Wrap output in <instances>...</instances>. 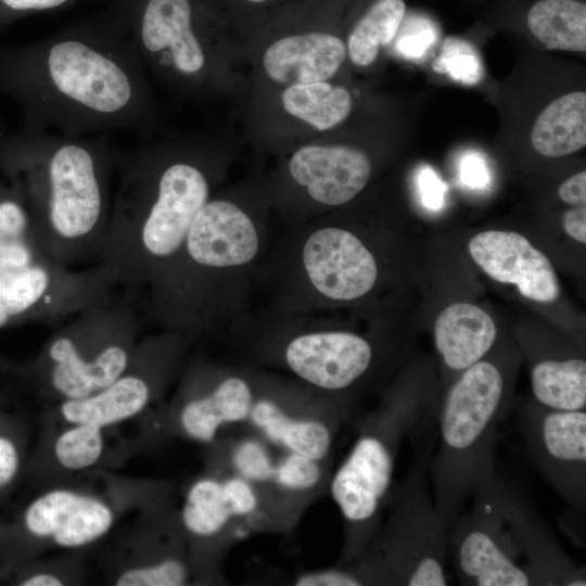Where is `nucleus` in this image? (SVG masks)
<instances>
[{"label":"nucleus","instance_id":"obj_1","mask_svg":"<svg viewBox=\"0 0 586 586\" xmlns=\"http://www.w3.org/2000/svg\"><path fill=\"white\" fill-rule=\"evenodd\" d=\"M0 93L20 106L22 128L34 131L137 133L154 119L143 62L117 9L0 48Z\"/></svg>","mask_w":586,"mask_h":586},{"label":"nucleus","instance_id":"obj_2","mask_svg":"<svg viewBox=\"0 0 586 586\" xmlns=\"http://www.w3.org/2000/svg\"><path fill=\"white\" fill-rule=\"evenodd\" d=\"M260 206L227 195L206 202L145 298L151 321L189 340L226 332L253 307L255 275L275 234Z\"/></svg>","mask_w":586,"mask_h":586},{"label":"nucleus","instance_id":"obj_3","mask_svg":"<svg viewBox=\"0 0 586 586\" xmlns=\"http://www.w3.org/2000/svg\"><path fill=\"white\" fill-rule=\"evenodd\" d=\"M115 158L106 136L0 133V167L27 206L30 237L44 258L65 266L101 254Z\"/></svg>","mask_w":586,"mask_h":586},{"label":"nucleus","instance_id":"obj_4","mask_svg":"<svg viewBox=\"0 0 586 586\" xmlns=\"http://www.w3.org/2000/svg\"><path fill=\"white\" fill-rule=\"evenodd\" d=\"M155 146L116 153L120 182L100 256L112 284L145 295L178 257L199 212L213 196L207 163Z\"/></svg>","mask_w":586,"mask_h":586},{"label":"nucleus","instance_id":"obj_5","mask_svg":"<svg viewBox=\"0 0 586 586\" xmlns=\"http://www.w3.org/2000/svg\"><path fill=\"white\" fill-rule=\"evenodd\" d=\"M510 364L486 356L463 370L441 394L429 479L446 530L475 492L497 475L499 428L512 399Z\"/></svg>","mask_w":586,"mask_h":586},{"label":"nucleus","instance_id":"obj_6","mask_svg":"<svg viewBox=\"0 0 586 586\" xmlns=\"http://www.w3.org/2000/svg\"><path fill=\"white\" fill-rule=\"evenodd\" d=\"M260 362L344 409L369 382L383 351L374 337L336 323L331 313H276L251 308L226 331Z\"/></svg>","mask_w":586,"mask_h":586},{"label":"nucleus","instance_id":"obj_7","mask_svg":"<svg viewBox=\"0 0 586 586\" xmlns=\"http://www.w3.org/2000/svg\"><path fill=\"white\" fill-rule=\"evenodd\" d=\"M441 394L424 367L407 370L362 423L332 476L330 492L347 526L349 559L360 557L375 536L404 438L438 407Z\"/></svg>","mask_w":586,"mask_h":586},{"label":"nucleus","instance_id":"obj_8","mask_svg":"<svg viewBox=\"0 0 586 586\" xmlns=\"http://www.w3.org/2000/svg\"><path fill=\"white\" fill-rule=\"evenodd\" d=\"M437 410L410 433L412 460L384 506L391 515L356 566L368 584L446 586L447 530L435 509L429 468L437 437Z\"/></svg>","mask_w":586,"mask_h":586},{"label":"nucleus","instance_id":"obj_9","mask_svg":"<svg viewBox=\"0 0 586 586\" xmlns=\"http://www.w3.org/2000/svg\"><path fill=\"white\" fill-rule=\"evenodd\" d=\"M116 9L143 64L157 75L184 85L205 76L212 0H118Z\"/></svg>","mask_w":586,"mask_h":586},{"label":"nucleus","instance_id":"obj_10","mask_svg":"<svg viewBox=\"0 0 586 586\" xmlns=\"http://www.w3.org/2000/svg\"><path fill=\"white\" fill-rule=\"evenodd\" d=\"M498 475L480 487L472 505L447 527V559L460 585L534 586L502 514Z\"/></svg>","mask_w":586,"mask_h":586},{"label":"nucleus","instance_id":"obj_11","mask_svg":"<svg viewBox=\"0 0 586 586\" xmlns=\"http://www.w3.org/2000/svg\"><path fill=\"white\" fill-rule=\"evenodd\" d=\"M517 425L531 462L578 518L586 508V409L536 402L519 408Z\"/></svg>","mask_w":586,"mask_h":586},{"label":"nucleus","instance_id":"obj_12","mask_svg":"<svg viewBox=\"0 0 586 586\" xmlns=\"http://www.w3.org/2000/svg\"><path fill=\"white\" fill-rule=\"evenodd\" d=\"M297 194L282 215L284 226L295 225L353 201L372 175L368 155L344 144H308L297 149L286 165Z\"/></svg>","mask_w":586,"mask_h":586},{"label":"nucleus","instance_id":"obj_13","mask_svg":"<svg viewBox=\"0 0 586 586\" xmlns=\"http://www.w3.org/2000/svg\"><path fill=\"white\" fill-rule=\"evenodd\" d=\"M499 505L534 586H585V568L556 542L528 496L498 476Z\"/></svg>","mask_w":586,"mask_h":586},{"label":"nucleus","instance_id":"obj_14","mask_svg":"<svg viewBox=\"0 0 586 586\" xmlns=\"http://www.w3.org/2000/svg\"><path fill=\"white\" fill-rule=\"evenodd\" d=\"M475 264L492 279L513 284L528 300L555 302L560 285L549 258L524 235L514 231L487 230L468 244Z\"/></svg>","mask_w":586,"mask_h":586},{"label":"nucleus","instance_id":"obj_15","mask_svg":"<svg viewBox=\"0 0 586 586\" xmlns=\"http://www.w3.org/2000/svg\"><path fill=\"white\" fill-rule=\"evenodd\" d=\"M114 513L103 500L69 489L49 491L24 512V525L36 537L63 548L87 546L112 527Z\"/></svg>","mask_w":586,"mask_h":586},{"label":"nucleus","instance_id":"obj_16","mask_svg":"<svg viewBox=\"0 0 586 586\" xmlns=\"http://www.w3.org/2000/svg\"><path fill=\"white\" fill-rule=\"evenodd\" d=\"M263 373L247 368H218L204 378L203 391L184 403L179 421L191 438L212 442L220 428L247 420Z\"/></svg>","mask_w":586,"mask_h":586},{"label":"nucleus","instance_id":"obj_17","mask_svg":"<svg viewBox=\"0 0 586 586\" xmlns=\"http://www.w3.org/2000/svg\"><path fill=\"white\" fill-rule=\"evenodd\" d=\"M345 56V43L339 36L313 29L275 40L264 53L263 66L278 84H309L331 78Z\"/></svg>","mask_w":586,"mask_h":586},{"label":"nucleus","instance_id":"obj_18","mask_svg":"<svg viewBox=\"0 0 586 586\" xmlns=\"http://www.w3.org/2000/svg\"><path fill=\"white\" fill-rule=\"evenodd\" d=\"M286 388L280 380L263 374L249 420L286 451L322 461L331 450L332 430L323 421L290 416L280 403Z\"/></svg>","mask_w":586,"mask_h":586},{"label":"nucleus","instance_id":"obj_19","mask_svg":"<svg viewBox=\"0 0 586 586\" xmlns=\"http://www.w3.org/2000/svg\"><path fill=\"white\" fill-rule=\"evenodd\" d=\"M433 339L449 384L492 352L497 341V327L485 309L468 302H457L437 316Z\"/></svg>","mask_w":586,"mask_h":586},{"label":"nucleus","instance_id":"obj_20","mask_svg":"<svg viewBox=\"0 0 586 586\" xmlns=\"http://www.w3.org/2000/svg\"><path fill=\"white\" fill-rule=\"evenodd\" d=\"M50 384L65 399L88 397L117 380L129 367L130 354L122 340L112 343L94 360H84L61 331L47 349Z\"/></svg>","mask_w":586,"mask_h":586},{"label":"nucleus","instance_id":"obj_21","mask_svg":"<svg viewBox=\"0 0 586 586\" xmlns=\"http://www.w3.org/2000/svg\"><path fill=\"white\" fill-rule=\"evenodd\" d=\"M152 396V384L142 374L127 370L105 388L79 399H65L60 412L71 424H91L101 429L140 413Z\"/></svg>","mask_w":586,"mask_h":586},{"label":"nucleus","instance_id":"obj_22","mask_svg":"<svg viewBox=\"0 0 586 586\" xmlns=\"http://www.w3.org/2000/svg\"><path fill=\"white\" fill-rule=\"evenodd\" d=\"M536 357L530 378L534 402L560 410L586 409V361L582 356Z\"/></svg>","mask_w":586,"mask_h":586},{"label":"nucleus","instance_id":"obj_23","mask_svg":"<svg viewBox=\"0 0 586 586\" xmlns=\"http://www.w3.org/2000/svg\"><path fill=\"white\" fill-rule=\"evenodd\" d=\"M534 149L547 157L572 154L586 145V93L553 100L537 117L531 133Z\"/></svg>","mask_w":586,"mask_h":586},{"label":"nucleus","instance_id":"obj_24","mask_svg":"<svg viewBox=\"0 0 586 586\" xmlns=\"http://www.w3.org/2000/svg\"><path fill=\"white\" fill-rule=\"evenodd\" d=\"M525 21L531 34L549 49L586 50V4L581 0H537Z\"/></svg>","mask_w":586,"mask_h":586},{"label":"nucleus","instance_id":"obj_25","mask_svg":"<svg viewBox=\"0 0 586 586\" xmlns=\"http://www.w3.org/2000/svg\"><path fill=\"white\" fill-rule=\"evenodd\" d=\"M281 102L286 113L320 131L341 124L352 110L349 91L327 81L290 85Z\"/></svg>","mask_w":586,"mask_h":586},{"label":"nucleus","instance_id":"obj_26","mask_svg":"<svg viewBox=\"0 0 586 586\" xmlns=\"http://www.w3.org/2000/svg\"><path fill=\"white\" fill-rule=\"evenodd\" d=\"M406 12L405 0H371L348 36L347 51L352 62L358 66L372 64L380 48L396 37Z\"/></svg>","mask_w":586,"mask_h":586},{"label":"nucleus","instance_id":"obj_27","mask_svg":"<svg viewBox=\"0 0 586 586\" xmlns=\"http://www.w3.org/2000/svg\"><path fill=\"white\" fill-rule=\"evenodd\" d=\"M232 518L222 480L203 477L191 485L181 510L182 523L191 534L199 537L214 536Z\"/></svg>","mask_w":586,"mask_h":586},{"label":"nucleus","instance_id":"obj_28","mask_svg":"<svg viewBox=\"0 0 586 586\" xmlns=\"http://www.w3.org/2000/svg\"><path fill=\"white\" fill-rule=\"evenodd\" d=\"M102 429L78 423L63 431L54 443V456L61 467L72 471L94 466L102 456Z\"/></svg>","mask_w":586,"mask_h":586},{"label":"nucleus","instance_id":"obj_29","mask_svg":"<svg viewBox=\"0 0 586 586\" xmlns=\"http://www.w3.org/2000/svg\"><path fill=\"white\" fill-rule=\"evenodd\" d=\"M231 462L235 473L251 483L272 482L277 461L258 440L239 442L231 451Z\"/></svg>","mask_w":586,"mask_h":586},{"label":"nucleus","instance_id":"obj_30","mask_svg":"<svg viewBox=\"0 0 586 586\" xmlns=\"http://www.w3.org/2000/svg\"><path fill=\"white\" fill-rule=\"evenodd\" d=\"M322 477L318 460L289 453L276 462L272 482L291 492H305L315 487Z\"/></svg>","mask_w":586,"mask_h":586},{"label":"nucleus","instance_id":"obj_31","mask_svg":"<svg viewBox=\"0 0 586 586\" xmlns=\"http://www.w3.org/2000/svg\"><path fill=\"white\" fill-rule=\"evenodd\" d=\"M188 579L186 565L176 559L137 566L124 571L116 579L117 586H178Z\"/></svg>","mask_w":586,"mask_h":586},{"label":"nucleus","instance_id":"obj_32","mask_svg":"<svg viewBox=\"0 0 586 586\" xmlns=\"http://www.w3.org/2000/svg\"><path fill=\"white\" fill-rule=\"evenodd\" d=\"M24 238L31 239L27 206L12 186H0V241Z\"/></svg>","mask_w":586,"mask_h":586},{"label":"nucleus","instance_id":"obj_33","mask_svg":"<svg viewBox=\"0 0 586 586\" xmlns=\"http://www.w3.org/2000/svg\"><path fill=\"white\" fill-rule=\"evenodd\" d=\"M222 483L234 518L249 515L258 508L259 500L253 483L238 474L222 480Z\"/></svg>","mask_w":586,"mask_h":586},{"label":"nucleus","instance_id":"obj_34","mask_svg":"<svg viewBox=\"0 0 586 586\" xmlns=\"http://www.w3.org/2000/svg\"><path fill=\"white\" fill-rule=\"evenodd\" d=\"M40 256L30 238L0 241V272L23 269Z\"/></svg>","mask_w":586,"mask_h":586},{"label":"nucleus","instance_id":"obj_35","mask_svg":"<svg viewBox=\"0 0 586 586\" xmlns=\"http://www.w3.org/2000/svg\"><path fill=\"white\" fill-rule=\"evenodd\" d=\"M74 0H0V30L34 13L64 8Z\"/></svg>","mask_w":586,"mask_h":586},{"label":"nucleus","instance_id":"obj_36","mask_svg":"<svg viewBox=\"0 0 586 586\" xmlns=\"http://www.w3.org/2000/svg\"><path fill=\"white\" fill-rule=\"evenodd\" d=\"M297 586H359L366 579L355 568L352 570L331 569L302 574L295 581Z\"/></svg>","mask_w":586,"mask_h":586},{"label":"nucleus","instance_id":"obj_37","mask_svg":"<svg viewBox=\"0 0 586 586\" xmlns=\"http://www.w3.org/2000/svg\"><path fill=\"white\" fill-rule=\"evenodd\" d=\"M409 23L412 26L411 33L403 37L398 46L407 54L417 55L433 40L434 33L426 17L415 15Z\"/></svg>","mask_w":586,"mask_h":586},{"label":"nucleus","instance_id":"obj_38","mask_svg":"<svg viewBox=\"0 0 586 586\" xmlns=\"http://www.w3.org/2000/svg\"><path fill=\"white\" fill-rule=\"evenodd\" d=\"M20 468V453L15 443L0 435V487L8 485Z\"/></svg>","mask_w":586,"mask_h":586},{"label":"nucleus","instance_id":"obj_39","mask_svg":"<svg viewBox=\"0 0 586 586\" xmlns=\"http://www.w3.org/2000/svg\"><path fill=\"white\" fill-rule=\"evenodd\" d=\"M558 194L561 201L570 205H585L586 203V171H579L564 180Z\"/></svg>","mask_w":586,"mask_h":586},{"label":"nucleus","instance_id":"obj_40","mask_svg":"<svg viewBox=\"0 0 586 586\" xmlns=\"http://www.w3.org/2000/svg\"><path fill=\"white\" fill-rule=\"evenodd\" d=\"M564 232L573 240L586 243V206L578 205L568 209L562 216Z\"/></svg>","mask_w":586,"mask_h":586},{"label":"nucleus","instance_id":"obj_41","mask_svg":"<svg viewBox=\"0 0 586 586\" xmlns=\"http://www.w3.org/2000/svg\"><path fill=\"white\" fill-rule=\"evenodd\" d=\"M420 190L424 204L429 207H436L442 203V184L435 174L425 169L420 175Z\"/></svg>","mask_w":586,"mask_h":586},{"label":"nucleus","instance_id":"obj_42","mask_svg":"<svg viewBox=\"0 0 586 586\" xmlns=\"http://www.w3.org/2000/svg\"><path fill=\"white\" fill-rule=\"evenodd\" d=\"M453 61L450 60L448 69L457 76L459 79L469 81L471 77L473 80L476 79L477 73V62L474 56L468 54L454 55Z\"/></svg>","mask_w":586,"mask_h":586},{"label":"nucleus","instance_id":"obj_43","mask_svg":"<svg viewBox=\"0 0 586 586\" xmlns=\"http://www.w3.org/2000/svg\"><path fill=\"white\" fill-rule=\"evenodd\" d=\"M464 180L473 186L485 182V170L483 164L475 157H469L463 165Z\"/></svg>","mask_w":586,"mask_h":586},{"label":"nucleus","instance_id":"obj_44","mask_svg":"<svg viewBox=\"0 0 586 586\" xmlns=\"http://www.w3.org/2000/svg\"><path fill=\"white\" fill-rule=\"evenodd\" d=\"M63 584L59 576L51 573H36L21 583L23 586H62Z\"/></svg>","mask_w":586,"mask_h":586},{"label":"nucleus","instance_id":"obj_45","mask_svg":"<svg viewBox=\"0 0 586 586\" xmlns=\"http://www.w3.org/2000/svg\"><path fill=\"white\" fill-rule=\"evenodd\" d=\"M237 1L244 4V5H246V7L258 8V7L267 5L268 3H270L273 0H237Z\"/></svg>","mask_w":586,"mask_h":586},{"label":"nucleus","instance_id":"obj_46","mask_svg":"<svg viewBox=\"0 0 586 586\" xmlns=\"http://www.w3.org/2000/svg\"><path fill=\"white\" fill-rule=\"evenodd\" d=\"M0 292H1V276H0ZM5 324H7V321L3 317V314L1 311V306H0V328L4 327Z\"/></svg>","mask_w":586,"mask_h":586}]
</instances>
